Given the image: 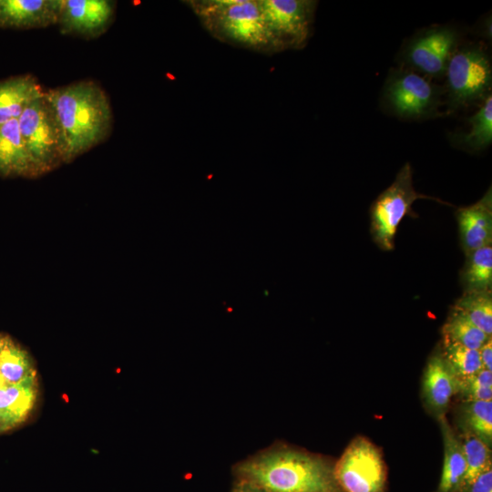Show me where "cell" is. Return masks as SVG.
Segmentation results:
<instances>
[{"mask_svg": "<svg viewBox=\"0 0 492 492\" xmlns=\"http://www.w3.org/2000/svg\"><path fill=\"white\" fill-rule=\"evenodd\" d=\"M59 124L65 162L105 141L111 133L113 113L105 90L95 81L82 80L46 91Z\"/></svg>", "mask_w": 492, "mask_h": 492, "instance_id": "cell-2", "label": "cell"}, {"mask_svg": "<svg viewBox=\"0 0 492 492\" xmlns=\"http://www.w3.org/2000/svg\"><path fill=\"white\" fill-rule=\"evenodd\" d=\"M441 354L456 379L471 376L483 368L478 350L443 339Z\"/></svg>", "mask_w": 492, "mask_h": 492, "instance_id": "cell-25", "label": "cell"}, {"mask_svg": "<svg viewBox=\"0 0 492 492\" xmlns=\"http://www.w3.org/2000/svg\"><path fill=\"white\" fill-rule=\"evenodd\" d=\"M6 340H7V337H5V336L0 334V354H1L2 350L5 347Z\"/></svg>", "mask_w": 492, "mask_h": 492, "instance_id": "cell-31", "label": "cell"}, {"mask_svg": "<svg viewBox=\"0 0 492 492\" xmlns=\"http://www.w3.org/2000/svg\"><path fill=\"white\" fill-rule=\"evenodd\" d=\"M418 199L442 200L423 195L414 189L412 169L409 163L397 173L394 182L374 201L371 207V235L374 243L384 251L395 248L397 227L405 216L411 212Z\"/></svg>", "mask_w": 492, "mask_h": 492, "instance_id": "cell-5", "label": "cell"}, {"mask_svg": "<svg viewBox=\"0 0 492 492\" xmlns=\"http://www.w3.org/2000/svg\"><path fill=\"white\" fill-rule=\"evenodd\" d=\"M456 219L462 248L466 254L491 244L492 194L491 188L476 203L459 208Z\"/></svg>", "mask_w": 492, "mask_h": 492, "instance_id": "cell-13", "label": "cell"}, {"mask_svg": "<svg viewBox=\"0 0 492 492\" xmlns=\"http://www.w3.org/2000/svg\"><path fill=\"white\" fill-rule=\"evenodd\" d=\"M470 131L460 136V143L473 149L487 147L492 141V97L487 96L483 105L468 119Z\"/></svg>", "mask_w": 492, "mask_h": 492, "instance_id": "cell-26", "label": "cell"}, {"mask_svg": "<svg viewBox=\"0 0 492 492\" xmlns=\"http://www.w3.org/2000/svg\"><path fill=\"white\" fill-rule=\"evenodd\" d=\"M186 3L203 27L218 40L264 54L279 52L259 0H191Z\"/></svg>", "mask_w": 492, "mask_h": 492, "instance_id": "cell-3", "label": "cell"}, {"mask_svg": "<svg viewBox=\"0 0 492 492\" xmlns=\"http://www.w3.org/2000/svg\"><path fill=\"white\" fill-rule=\"evenodd\" d=\"M37 80L31 75L8 77L0 81V124L18 119L34 100L45 96Z\"/></svg>", "mask_w": 492, "mask_h": 492, "instance_id": "cell-17", "label": "cell"}, {"mask_svg": "<svg viewBox=\"0 0 492 492\" xmlns=\"http://www.w3.org/2000/svg\"><path fill=\"white\" fill-rule=\"evenodd\" d=\"M0 374L7 384H17L35 376L33 364L27 353L9 338L0 354Z\"/></svg>", "mask_w": 492, "mask_h": 492, "instance_id": "cell-23", "label": "cell"}, {"mask_svg": "<svg viewBox=\"0 0 492 492\" xmlns=\"http://www.w3.org/2000/svg\"><path fill=\"white\" fill-rule=\"evenodd\" d=\"M443 436L444 460L436 492H458L463 487L466 463L457 434L446 415L438 418Z\"/></svg>", "mask_w": 492, "mask_h": 492, "instance_id": "cell-18", "label": "cell"}, {"mask_svg": "<svg viewBox=\"0 0 492 492\" xmlns=\"http://www.w3.org/2000/svg\"><path fill=\"white\" fill-rule=\"evenodd\" d=\"M457 380V393L465 401L492 400V371L482 368L477 374Z\"/></svg>", "mask_w": 492, "mask_h": 492, "instance_id": "cell-27", "label": "cell"}, {"mask_svg": "<svg viewBox=\"0 0 492 492\" xmlns=\"http://www.w3.org/2000/svg\"><path fill=\"white\" fill-rule=\"evenodd\" d=\"M457 436L466 463L464 487L473 481L487 467L492 466L491 450L490 446L466 429H462V433Z\"/></svg>", "mask_w": 492, "mask_h": 492, "instance_id": "cell-24", "label": "cell"}, {"mask_svg": "<svg viewBox=\"0 0 492 492\" xmlns=\"http://www.w3.org/2000/svg\"><path fill=\"white\" fill-rule=\"evenodd\" d=\"M236 480L268 492H343L328 459L285 445H274L237 463Z\"/></svg>", "mask_w": 492, "mask_h": 492, "instance_id": "cell-1", "label": "cell"}, {"mask_svg": "<svg viewBox=\"0 0 492 492\" xmlns=\"http://www.w3.org/2000/svg\"><path fill=\"white\" fill-rule=\"evenodd\" d=\"M115 10L116 3L109 0H60L56 26L62 34L97 37L112 24Z\"/></svg>", "mask_w": 492, "mask_h": 492, "instance_id": "cell-9", "label": "cell"}, {"mask_svg": "<svg viewBox=\"0 0 492 492\" xmlns=\"http://www.w3.org/2000/svg\"><path fill=\"white\" fill-rule=\"evenodd\" d=\"M231 492H268L262 487L252 483L241 480H236Z\"/></svg>", "mask_w": 492, "mask_h": 492, "instance_id": "cell-30", "label": "cell"}, {"mask_svg": "<svg viewBox=\"0 0 492 492\" xmlns=\"http://www.w3.org/2000/svg\"><path fill=\"white\" fill-rule=\"evenodd\" d=\"M386 98L399 116L418 118L433 109L436 95L426 78L407 71L395 74L390 78L386 87Z\"/></svg>", "mask_w": 492, "mask_h": 492, "instance_id": "cell-10", "label": "cell"}, {"mask_svg": "<svg viewBox=\"0 0 492 492\" xmlns=\"http://www.w3.org/2000/svg\"><path fill=\"white\" fill-rule=\"evenodd\" d=\"M484 369L492 371V340L489 338L478 350Z\"/></svg>", "mask_w": 492, "mask_h": 492, "instance_id": "cell-29", "label": "cell"}, {"mask_svg": "<svg viewBox=\"0 0 492 492\" xmlns=\"http://www.w3.org/2000/svg\"><path fill=\"white\" fill-rule=\"evenodd\" d=\"M456 44V34L448 28L428 30L414 40L407 51L409 63L425 74L439 76L446 71Z\"/></svg>", "mask_w": 492, "mask_h": 492, "instance_id": "cell-11", "label": "cell"}, {"mask_svg": "<svg viewBox=\"0 0 492 492\" xmlns=\"http://www.w3.org/2000/svg\"><path fill=\"white\" fill-rule=\"evenodd\" d=\"M36 376L0 388V432L24 422L36 399Z\"/></svg>", "mask_w": 492, "mask_h": 492, "instance_id": "cell-16", "label": "cell"}, {"mask_svg": "<svg viewBox=\"0 0 492 492\" xmlns=\"http://www.w3.org/2000/svg\"><path fill=\"white\" fill-rule=\"evenodd\" d=\"M343 492H385L387 469L381 451L364 436L354 437L334 463Z\"/></svg>", "mask_w": 492, "mask_h": 492, "instance_id": "cell-6", "label": "cell"}, {"mask_svg": "<svg viewBox=\"0 0 492 492\" xmlns=\"http://www.w3.org/2000/svg\"><path fill=\"white\" fill-rule=\"evenodd\" d=\"M456 393L457 380L441 353L432 355L426 364L422 380V395L427 407L439 418L446 415Z\"/></svg>", "mask_w": 492, "mask_h": 492, "instance_id": "cell-14", "label": "cell"}, {"mask_svg": "<svg viewBox=\"0 0 492 492\" xmlns=\"http://www.w3.org/2000/svg\"><path fill=\"white\" fill-rule=\"evenodd\" d=\"M449 97L454 106H463L482 97L490 87L492 71L485 52L477 46L454 53L446 68Z\"/></svg>", "mask_w": 492, "mask_h": 492, "instance_id": "cell-8", "label": "cell"}, {"mask_svg": "<svg viewBox=\"0 0 492 492\" xmlns=\"http://www.w3.org/2000/svg\"><path fill=\"white\" fill-rule=\"evenodd\" d=\"M442 333L443 339L475 350H479L491 338L454 309L443 326Z\"/></svg>", "mask_w": 492, "mask_h": 492, "instance_id": "cell-22", "label": "cell"}, {"mask_svg": "<svg viewBox=\"0 0 492 492\" xmlns=\"http://www.w3.org/2000/svg\"><path fill=\"white\" fill-rule=\"evenodd\" d=\"M461 272L465 292L491 291L492 244L468 252Z\"/></svg>", "mask_w": 492, "mask_h": 492, "instance_id": "cell-19", "label": "cell"}, {"mask_svg": "<svg viewBox=\"0 0 492 492\" xmlns=\"http://www.w3.org/2000/svg\"><path fill=\"white\" fill-rule=\"evenodd\" d=\"M279 52L305 46L316 2L310 0H259Z\"/></svg>", "mask_w": 492, "mask_h": 492, "instance_id": "cell-7", "label": "cell"}, {"mask_svg": "<svg viewBox=\"0 0 492 492\" xmlns=\"http://www.w3.org/2000/svg\"><path fill=\"white\" fill-rule=\"evenodd\" d=\"M454 310L462 313L486 334H492L491 291L465 292L456 302Z\"/></svg>", "mask_w": 492, "mask_h": 492, "instance_id": "cell-20", "label": "cell"}, {"mask_svg": "<svg viewBox=\"0 0 492 492\" xmlns=\"http://www.w3.org/2000/svg\"><path fill=\"white\" fill-rule=\"evenodd\" d=\"M60 0H0V27L44 28L57 25Z\"/></svg>", "mask_w": 492, "mask_h": 492, "instance_id": "cell-12", "label": "cell"}, {"mask_svg": "<svg viewBox=\"0 0 492 492\" xmlns=\"http://www.w3.org/2000/svg\"><path fill=\"white\" fill-rule=\"evenodd\" d=\"M459 492H492V466L487 467L473 481L464 486Z\"/></svg>", "mask_w": 492, "mask_h": 492, "instance_id": "cell-28", "label": "cell"}, {"mask_svg": "<svg viewBox=\"0 0 492 492\" xmlns=\"http://www.w3.org/2000/svg\"><path fill=\"white\" fill-rule=\"evenodd\" d=\"M462 429L481 439L488 446L492 444V400L465 401L460 408Z\"/></svg>", "mask_w": 492, "mask_h": 492, "instance_id": "cell-21", "label": "cell"}, {"mask_svg": "<svg viewBox=\"0 0 492 492\" xmlns=\"http://www.w3.org/2000/svg\"><path fill=\"white\" fill-rule=\"evenodd\" d=\"M17 121L24 143L39 173L65 162L64 138L45 96L31 102Z\"/></svg>", "mask_w": 492, "mask_h": 492, "instance_id": "cell-4", "label": "cell"}, {"mask_svg": "<svg viewBox=\"0 0 492 492\" xmlns=\"http://www.w3.org/2000/svg\"><path fill=\"white\" fill-rule=\"evenodd\" d=\"M7 384L5 382L4 378L2 377V375L0 374V388L4 387L5 385H6Z\"/></svg>", "mask_w": 492, "mask_h": 492, "instance_id": "cell-32", "label": "cell"}, {"mask_svg": "<svg viewBox=\"0 0 492 492\" xmlns=\"http://www.w3.org/2000/svg\"><path fill=\"white\" fill-rule=\"evenodd\" d=\"M40 174L22 138L17 119L0 124V176Z\"/></svg>", "mask_w": 492, "mask_h": 492, "instance_id": "cell-15", "label": "cell"}]
</instances>
